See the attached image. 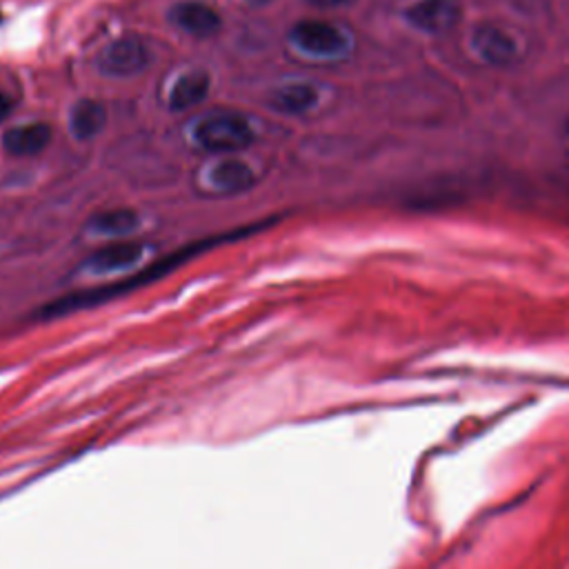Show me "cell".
<instances>
[{"label": "cell", "mask_w": 569, "mask_h": 569, "mask_svg": "<svg viewBox=\"0 0 569 569\" xmlns=\"http://www.w3.org/2000/svg\"><path fill=\"white\" fill-rule=\"evenodd\" d=\"M305 2L316 9H338V7H345L349 0H305Z\"/></svg>", "instance_id": "obj_15"}, {"label": "cell", "mask_w": 569, "mask_h": 569, "mask_svg": "<svg viewBox=\"0 0 569 569\" xmlns=\"http://www.w3.org/2000/svg\"><path fill=\"white\" fill-rule=\"evenodd\" d=\"M193 140L204 151L233 153L242 151L253 142V129L240 113H211L196 122Z\"/></svg>", "instance_id": "obj_2"}, {"label": "cell", "mask_w": 569, "mask_h": 569, "mask_svg": "<svg viewBox=\"0 0 569 569\" xmlns=\"http://www.w3.org/2000/svg\"><path fill=\"white\" fill-rule=\"evenodd\" d=\"M318 100V93L311 84H305V82H291V84H284L280 87L276 93H273V104L284 111V113H291V116H298V113H305L309 111Z\"/></svg>", "instance_id": "obj_14"}, {"label": "cell", "mask_w": 569, "mask_h": 569, "mask_svg": "<svg viewBox=\"0 0 569 569\" xmlns=\"http://www.w3.org/2000/svg\"><path fill=\"white\" fill-rule=\"evenodd\" d=\"M209 87L211 80L204 71H187L173 82L169 91V107L173 111H187L207 98Z\"/></svg>", "instance_id": "obj_11"}, {"label": "cell", "mask_w": 569, "mask_h": 569, "mask_svg": "<svg viewBox=\"0 0 569 569\" xmlns=\"http://www.w3.org/2000/svg\"><path fill=\"white\" fill-rule=\"evenodd\" d=\"M104 124H107V109L102 102L93 98H82L71 107L69 127L73 138L91 140L104 129Z\"/></svg>", "instance_id": "obj_10"}, {"label": "cell", "mask_w": 569, "mask_h": 569, "mask_svg": "<svg viewBox=\"0 0 569 569\" xmlns=\"http://www.w3.org/2000/svg\"><path fill=\"white\" fill-rule=\"evenodd\" d=\"M138 222H140V218L133 209L116 207V209H107V211L96 213L89 220V229L96 231V233H102V236L120 238V236H127V233L136 231Z\"/></svg>", "instance_id": "obj_13"}, {"label": "cell", "mask_w": 569, "mask_h": 569, "mask_svg": "<svg viewBox=\"0 0 569 569\" xmlns=\"http://www.w3.org/2000/svg\"><path fill=\"white\" fill-rule=\"evenodd\" d=\"M473 49L487 64H509L516 58L511 36L491 24H482L473 31Z\"/></svg>", "instance_id": "obj_8"}, {"label": "cell", "mask_w": 569, "mask_h": 569, "mask_svg": "<svg viewBox=\"0 0 569 569\" xmlns=\"http://www.w3.org/2000/svg\"><path fill=\"white\" fill-rule=\"evenodd\" d=\"M149 62H151V53L147 44L131 36L109 42L98 56L100 71L111 78L138 76L149 67Z\"/></svg>", "instance_id": "obj_4"}, {"label": "cell", "mask_w": 569, "mask_h": 569, "mask_svg": "<svg viewBox=\"0 0 569 569\" xmlns=\"http://www.w3.org/2000/svg\"><path fill=\"white\" fill-rule=\"evenodd\" d=\"M51 142V127L44 122H27L11 127L4 138V151L11 156H36Z\"/></svg>", "instance_id": "obj_9"}, {"label": "cell", "mask_w": 569, "mask_h": 569, "mask_svg": "<svg viewBox=\"0 0 569 569\" xmlns=\"http://www.w3.org/2000/svg\"><path fill=\"white\" fill-rule=\"evenodd\" d=\"M144 253V244L136 242V240H118V242H109L104 247H100L98 251H93L84 267L96 271V273H111V271H122L133 267Z\"/></svg>", "instance_id": "obj_7"}, {"label": "cell", "mask_w": 569, "mask_h": 569, "mask_svg": "<svg viewBox=\"0 0 569 569\" xmlns=\"http://www.w3.org/2000/svg\"><path fill=\"white\" fill-rule=\"evenodd\" d=\"M405 18L420 31L445 33L456 27L460 7L456 0H418L407 7Z\"/></svg>", "instance_id": "obj_6"}, {"label": "cell", "mask_w": 569, "mask_h": 569, "mask_svg": "<svg viewBox=\"0 0 569 569\" xmlns=\"http://www.w3.org/2000/svg\"><path fill=\"white\" fill-rule=\"evenodd\" d=\"M260 224H251V227H244V229H236L231 233H220V236H213V238H202L193 244H187L169 256H164L162 260L158 262H151L149 267L140 269L136 276L127 278V280H120V282H113V284H104V287H96V289H87V291H76V293H69L64 298H58V300H51L49 305L40 307V316L42 318H53V316H62V313H71V311H80V309H87V307H93V305H100L104 300H111L116 296H122L136 287H142V284H149L167 273H171L173 269H178L180 264H184L187 260L196 258L198 253L202 251H209L211 247H216L218 242H227V240H236V238H244L253 231H258Z\"/></svg>", "instance_id": "obj_1"}, {"label": "cell", "mask_w": 569, "mask_h": 569, "mask_svg": "<svg viewBox=\"0 0 569 569\" xmlns=\"http://www.w3.org/2000/svg\"><path fill=\"white\" fill-rule=\"evenodd\" d=\"M171 22L193 36V38H211L220 31L222 27V18L220 13L207 4V2H200V0H184V2H178L171 7Z\"/></svg>", "instance_id": "obj_5"}, {"label": "cell", "mask_w": 569, "mask_h": 569, "mask_svg": "<svg viewBox=\"0 0 569 569\" xmlns=\"http://www.w3.org/2000/svg\"><path fill=\"white\" fill-rule=\"evenodd\" d=\"M289 38L296 49L316 58H338L349 51V36L331 22L300 20L291 27Z\"/></svg>", "instance_id": "obj_3"}, {"label": "cell", "mask_w": 569, "mask_h": 569, "mask_svg": "<svg viewBox=\"0 0 569 569\" xmlns=\"http://www.w3.org/2000/svg\"><path fill=\"white\" fill-rule=\"evenodd\" d=\"M567 133H569V120H567Z\"/></svg>", "instance_id": "obj_17"}, {"label": "cell", "mask_w": 569, "mask_h": 569, "mask_svg": "<svg viewBox=\"0 0 569 569\" xmlns=\"http://www.w3.org/2000/svg\"><path fill=\"white\" fill-rule=\"evenodd\" d=\"M11 109H13V100H11V96H9V93H4V91L0 89V122L11 113Z\"/></svg>", "instance_id": "obj_16"}, {"label": "cell", "mask_w": 569, "mask_h": 569, "mask_svg": "<svg viewBox=\"0 0 569 569\" xmlns=\"http://www.w3.org/2000/svg\"><path fill=\"white\" fill-rule=\"evenodd\" d=\"M209 180L216 189L236 193V191L249 189L253 184L256 176H253V171L247 162L236 160V158H227V160L213 164V169L209 171Z\"/></svg>", "instance_id": "obj_12"}]
</instances>
